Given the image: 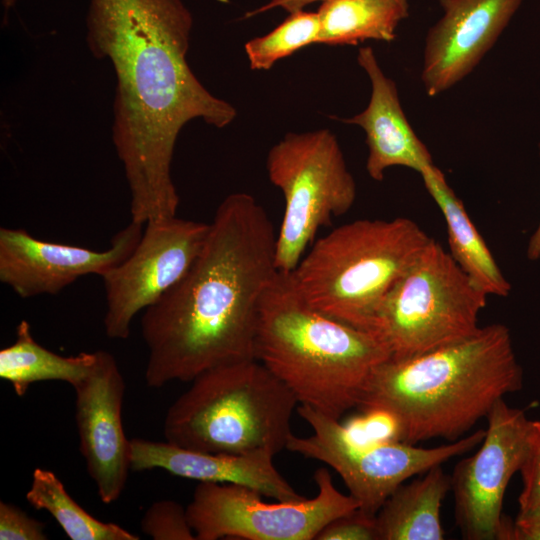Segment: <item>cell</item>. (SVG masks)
I'll list each match as a JSON object with an SVG mask.
<instances>
[{
    "mask_svg": "<svg viewBox=\"0 0 540 540\" xmlns=\"http://www.w3.org/2000/svg\"><path fill=\"white\" fill-rule=\"evenodd\" d=\"M192 26L182 0H89L86 41L115 72L112 140L136 223L176 216L171 164L183 127L200 119L224 128L237 115L191 70Z\"/></svg>",
    "mask_w": 540,
    "mask_h": 540,
    "instance_id": "cell-1",
    "label": "cell"
},
{
    "mask_svg": "<svg viewBox=\"0 0 540 540\" xmlns=\"http://www.w3.org/2000/svg\"><path fill=\"white\" fill-rule=\"evenodd\" d=\"M182 279L144 310L150 388L191 382L214 367L255 359L259 305L277 273L276 233L256 199L228 195Z\"/></svg>",
    "mask_w": 540,
    "mask_h": 540,
    "instance_id": "cell-2",
    "label": "cell"
},
{
    "mask_svg": "<svg viewBox=\"0 0 540 540\" xmlns=\"http://www.w3.org/2000/svg\"><path fill=\"white\" fill-rule=\"evenodd\" d=\"M522 386L510 330L494 323L451 345L389 357L373 370L357 408L386 417L392 439L413 445L433 438L453 442Z\"/></svg>",
    "mask_w": 540,
    "mask_h": 540,
    "instance_id": "cell-3",
    "label": "cell"
},
{
    "mask_svg": "<svg viewBox=\"0 0 540 540\" xmlns=\"http://www.w3.org/2000/svg\"><path fill=\"white\" fill-rule=\"evenodd\" d=\"M254 355L299 405L336 420L357 408L373 370L391 356L373 333L310 306L282 271L262 296Z\"/></svg>",
    "mask_w": 540,
    "mask_h": 540,
    "instance_id": "cell-4",
    "label": "cell"
},
{
    "mask_svg": "<svg viewBox=\"0 0 540 540\" xmlns=\"http://www.w3.org/2000/svg\"><path fill=\"white\" fill-rule=\"evenodd\" d=\"M169 407L165 440L210 453L276 455L291 432L298 401L257 359L209 369Z\"/></svg>",
    "mask_w": 540,
    "mask_h": 540,
    "instance_id": "cell-5",
    "label": "cell"
},
{
    "mask_svg": "<svg viewBox=\"0 0 540 540\" xmlns=\"http://www.w3.org/2000/svg\"><path fill=\"white\" fill-rule=\"evenodd\" d=\"M430 239L406 217L355 220L315 241L291 274L314 309L372 333L384 298Z\"/></svg>",
    "mask_w": 540,
    "mask_h": 540,
    "instance_id": "cell-6",
    "label": "cell"
},
{
    "mask_svg": "<svg viewBox=\"0 0 540 540\" xmlns=\"http://www.w3.org/2000/svg\"><path fill=\"white\" fill-rule=\"evenodd\" d=\"M487 297L431 238L384 298L372 333L390 357L420 355L476 333Z\"/></svg>",
    "mask_w": 540,
    "mask_h": 540,
    "instance_id": "cell-7",
    "label": "cell"
},
{
    "mask_svg": "<svg viewBox=\"0 0 540 540\" xmlns=\"http://www.w3.org/2000/svg\"><path fill=\"white\" fill-rule=\"evenodd\" d=\"M266 169L285 201L276 233V267L291 272L319 229L352 208L356 183L329 129L287 133L269 150Z\"/></svg>",
    "mask_w": 540,
    "mask_h": 540,
    "instance_id": "cell-8",
    "label": "cell"
},
{
    "mask_svg": "<svg viewBox=\"0 0 540 540\" xmlns=\"http://www.w3.org/2000/svg\"><path fill=\"white\" fill-rule=\"evenodd\" d=\"M298 414L311 426L313 434H290L286 449L321 461L342 478L359 509L376 516L388 497L409 478L463 455L482 442L480 429L456 441L437 447H417L386 438L370 444L358 443L340 420L308 406L299 405Z\"/></svg>",
    "mask_w": 540,
    "mask_h": 540,
    "instance_id": "cell-9",
    "label": "cell"
},
{
    "mask_svg": "<svg viewBox=\"0 0 540 540\" xmlns=\"http://www.w3.org/2000/svg\"><path fill=\"white\" fill-rule=\"evenodd\" d=\"M318 493L311 499L267 503L246 486L199 482L186 507L196 540H313L335 518L357 508L358 502L341 493L324 468L314 473Z\"/></svg>",
    "mask_w": 540,
    "mask_h": 540,
    "instance_id": "cell-10",
    "label": "cell"
},
{
    "mask_svg": "<svg viewBox=\"0 0 540 540\" xmlns=\"http://www.w3.org/2000/svg\"><path fill=\"white\" fill-rule=\"evenodd\" d=\"M486 419L479 449L460 460L450 475L455 523L463 539L512 540L513 522L503 513V501L524 460L531 420L504 398Z\"/></svg>",
    "mask_w": 540,
    "mask_h": 540,
    "instance_id": "cell-11",
    "label": "cell"
},
{
    "mask_svg": "<svg viewBox=\"0 0 540 540\" xmlns=\"http://www.w3.org/2000/svg\"><path fill=\"white\" fill-rule=\"evenodd\" d=\"M145 225L131 255L102 277L104 329L111 339L128 338L136 314L182 279L202 250L210 227L176 216Z\"/></svg>",
    "mask_w": 540,
    "mask_h": 540,
    "instance_id": "cell-12",
    "label": "cell"
},
{
    "mask_svg": "<svg viewBox=\"0 0 540 540\" xmlns=\"http://www.w3.org/2000/svg\"><path fill=\"white\" fill-rule=\"evenodd\" d=\"M145 224L131 221L111 239L107 250L40 240L25 229L0 228V281L21 298L56 295L82 276L103 277L126 260Z\"/></svg>",
    "mask_w": 540,
    "mask_h": 540,
    "instance_id": "cell-13",
    "label": "cell"
},
{
    "mask_svg": "<svg viewBox=\"0 0 540 540\" xmlns=\"http://www.w3.org/2000/svg\"><path fill=\"white\" fill-rule=\"evenodd\" d=\"M88 375L75 386V421L80 452L104 504L122 495L131 470L130 439L122 423L125 381L115 357L96 351Z\"/></svg>",
    "mask_w": 540,
    "mask_h": 540,
    "instance_id": "cell-14",
    "label": "cell"
},
{
    "mask_svg": "<svg viewBox=\"0 0 540 540\" xmlns=\"http://www.w3.org/2000/svg\"><path fill=\"white\" fill-rule=\"evenodd\" d=\"M523 0H439L442 17L429 29L421 81L435 97L450 89L480 63Z\"/></svg>",
    "mask_w": 540,
    "mask_h": 540,
    "instance_id": "cell-15",
    "label": "cell"
},
{
    "mask_svg": "<svg viewBox=\"0 0 540 540\" xmlns=\"http://www.w3.org/2000/svg\"><path fill=\"white\" fill-rule=\"evenodd\" d=\"M131 470L163 469L198 482L230 483L257 490L277 501L305 499L278 472L273 455L256 452L244 455L210 453L186 449L168 441L130 439Z\"/></svg>",
    "mask_w": 540,
    "mask_h": 540,
    "instance_id": "cell-16",
    "label": "cell"
},
{
    "mask_svg": "<svg viewBox=\"0 0 540 540\" xmlns=\"http://www.w3.org/2000/svg\"><path fill=\"white\" fill-rule=\"evenodd\" d=\"M357 62L370 79V100L362 112L340 120L363 129L368 147V175L382 181L385 171L394 166L420 174L434 163L405 116L395 82L384 74L371 47L359 49Z\"/></svg>",
    "mask_w": 540,
    "mask_h": 540,
    "instance_id": "cell-17",
    "label": "cell"
},
{
    "mask_svg": "<svg viewBox=\"0 0 540 540\" xmlns=\"http://www.w3.org/2000/svg\"><path fill=\"white\" fill-rule=\"evenodd\" d=\"M429 195L439 207L447 229L449 253L488 296H508L511 284L503 275L483 237L468 216L463 202L434 164L420 173Z\"/></svg>",
    "mask_w": 540,
    "mask_h": 540,
    "instance_id": "cell-18",
    "label": "cell"
},
{
    "mask_svg": "<svg viewBox=\"0 0 540 540\" xmlns=\"http://www.w3.org/2000/svg\"><path fill=\"white\" fill-rule=\"evenodd\" d=\"M451 491L442 465L400 485L375 516L377 540H442L441 507Z\"/></svg>",
    "mask_w": 540,
    "mask_h": 540,
    "instance_id": "cell-19",
    "label": "cell"
},
{
    "mask_svg": "<svg viewBox=\"0 0 540 540\" xmlns=\"http://www.w3.org/2000/svg\"><path fill=\"white\" fill-rule=\"evenodd\" d=\"M96 356V351L62 356L48 350L34 339L30 323L22 320L14 343L0 350V378L9 382L18 396L40 381H63L73 387L91 371Z\"/></svg>",
    "mask_w": 540,
    "mask_h": 540,
    "instance_id": "cell-20",
    "label": "cell"
},
{
    "mask_svg": "<svg viewBox=\"0 0 540 540\" xmlns=\"http://www.w3.org/2000/svg\"><path fill=\"white\" fill-rule=\"evenodd\" d=\"M317 13L316 44L357 45L365 40H394L409 5L395 0H324Z\"/></svg>",
    "mask_w": 540,
    "mask_h": 540,
    "instance_id": "cell-21",
    "label": "cell"
},
{
    "mask_svg": "<svg viewBox=\"0 0 540 540\" xmlns=\"http://www.w3.org/2000/svg\"><path fill=\"white\" fill-rule=\"evenodd\" d=\"M26 499L37 510L47 511L71 540H139L115 524L102 522L84 510L50 470L36 468Z\"/></svg>",
    "mask_w": 540,
    "mask_h": 540,
    "instance_id": "cell-22",
    "label": "cell"
},
{
    "mask_svg": "<svg viewBox=\"0 0 540 540\" xmlns=\"http://www.w3.org/2000/svg\"><path fill=\"white\" fill-rule=\"evenodd\" d=\"M319 33L317 12L299 10L266 35L249 40L244 48L253 70H269L282 58L311 44Z\"/></svg>",
    "mask_w": 540,
    "mask_h": 540,
    "instance_id": "cell-23",
    "label": "cell"
},
{
    "mask_svg": "<svg viewBox=\"0 0 540 540\" xmlns=\"http://www.w3.org/2000/svg\"><path fill=\"white\" fill-rule=\"evenodd\" d=\"M141 530L154 540H196L186 508L174 500L152 503L141 519Z\"/></svg>",
    "mask_w": 540,
    "mask_h": 540,
    "instance_id": "cell-24",
    "label": "cell"
},
{
    "mask_svg": "<svg viewBox=\"0 0 540 540\" xmlns=\"http://www.w3.org/2000/svg\"><path fill=\"white\" fill-rule=\"evenodd\" d=\"M523 487L518 497L519 512L540 510V420L531 421L526 453L519 470Z\"/></svg>",
    "mask_w": 540,
    "mask_h": 540,
    "instance_id": "cell-25",
    "label": "cell"
},
{
    "mask_svg": "<svg viewBox=\"0 0 540 540\" xmlns=\"http://www.w3.org/2000/svg\"><path fill=\"white\" fill-rule=\"evenodd\" d=\"M316 540H377L375 516L357 508L329 522Z\"/></svg>",
    "mask_w": 540,
    "mask_h": 540,
    "instance_id": "cell-26",
    "label": "cell"
},
{
    "mask_svg": "<svg viewBox=\"0 0 540 540\" xmlns=\"http://www.w3.org/2000/svg\"><path fill=\"white\" fill-rule=\"evenodd\" d=\"M1 540H46L45 524L7 502H0Z\"/></svg>",
    "mask_w": 540,
    "mask_h": 540,
    "instance_id": "cell-27",
    "label": "cell"
},
{
    "mask_svg": "<svg viewBox=\"0 0 540 540\" xmlns=\"http://www.w3.org/2000/svg\"><path fill=\"white\" fill-rule=\"evenodd\" d=\"M512 540H540V510L518 514L513 522Z\"/></svg>",
    "mask_w": 540,
    "mask_h": 540,
    "instance_id": "cell-28",
    "label": "cell"
},
{
    "mask_svg": "<svg viewBox=\"0 0 540 540\" xmlns=\"http://www.w3.org/2000/svg\"><path fill=\"white\" fill-rule=\"evenodd\" d=\"M324 1V0H270L265 5L259 7L254 11H250L245 15V18H250L254 15L267 12L274 8H281L286 10L289 13H293L299 10H304V8L314 2ZM402 4L409 5V0H395Z\"/></svg>",
    "mask_w": 540,
    "mask_h": 540,
    "instance_id": "cell-29",
    "label": "cell"
},
{
    "mask_svg": "<svg viewBox=\"0 0 540 540\" xmlns=\"http://www.w3.org/2000/svg\"><path fill=\"white\" fill-rule=\"evenodd\" d=\"M526 256L531 261H536L540 258V220L538 226L536 227L535 231L533 232L527 243Z\"/></svg>",
    "mask_w": 540,
    "mask_h": 540,
    "instance_id": "cell-30",
    "label": "cell"
},
{
    "mask_svg": "<svg viewBox=\"0 0 540 540\" xmlns=\"http://www.w3.org/2000/svg\"><path fill=\"white\" fill-rule=\"evenodd\" d=\"M18 0H1L2 6L7 13L9 9L13 8Z\"/></svg>",
    "mask_w": 540,
    "mask_h": 540,
    "instance_id": "cell-31",
    "label": "cell"
}]
</instances>
